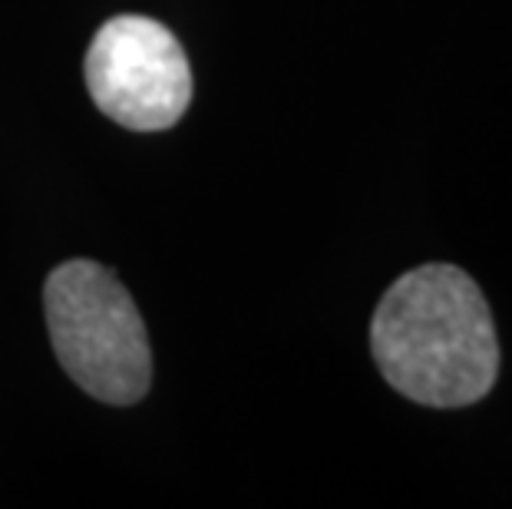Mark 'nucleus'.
<instances>
[{
  "label": "nucleus",
  "instance_id": "f03ea898",
  "mask_svg": "<svg viewBox=\"0 0 512 509\" xmlns=\"http://www.w3.org/2000/svg\"><path fill=\"white\" fill-rule=\"evenodd\" d=\"M53 351L76 387L113 407L143 400L152 384V351L136 301L110 268L73 258L43 285Z\"/></svg>",
  "mask_w": 512,
  "mask_h": 509
},
{
  "label": "nucleus",
  "instance_id": "f257e3e1",
  "mask_svg": "<svg viewBox=\"0 0 512 509\" xmlns=\"http://www.w3.org/2000/svg\"><path fill=\"white\" fill-rule=\"evenodd\" d=\"M370 354L397 394L437 410L479 404L499 377L486 295L446 262L410 268L384 291L370 321Z\"/></svg>",
  "mask_w": 512,
  "mask_h": 509
},
{
  "label": "nucleus",
  "instance_id": "7ed1b4c3",
  "mask_svg": "<svg viewBox=\"0 0 512 509\" xmlns=\"http://www.w3.org/2000/svg\"><path fill=\"white\" fill-rule=\"evenodd\" d=\"M83 73L100 113L133 133L176 126L192 103L189 57L179 37L152 17L106 20L90 40Z\"/></svg>",
  "mask_w": 512,
  "mask_h": 509
}]
</instances>
